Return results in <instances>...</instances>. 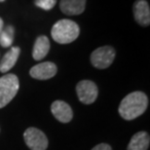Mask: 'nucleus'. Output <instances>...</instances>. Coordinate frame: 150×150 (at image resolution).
Here are the masks:
<instances>
[{
  "label": "nucleus",
  "mask_w": 150,
  "mask_h": 150,
  "mask_svg": "<svg viewBox=\"0 0 150 150\" xmlns=\"http://www.w3.org/2000/svg\"><path fill=\"white\" fill-rule=\"evenodd\" d=\"M57 0H35L34 4L43 10H51L56 5Z\"/></svg>",
  "instance_id": "nucleus-15"
},
{
  "label": "nucleus",
  "mask_w": 150,
  "mask_h": 150,
  "mask_svg": "<svg viewBox=\"0 0 150 150\" xmlns=\"http://www.w3.org/2000/svg\"><path fill=\"white\" fill-rule=\"evenodd\" d=\"M50 50V41L47 36L41 35L35 40L33 50H32V57L35 61H41L47 56Z\"/></svg>",
  "instance_id": "nucleus-12"
},
{
  "label": "nucleus",
  "mask_w": 150,
  "mask_h": 150,
  "mask_svg": "<svg viewBox=\"0 0 150 150\" xmlns=\"http://www.w3.org/2000/svg\"><path fill=\"white\" fill-rule=\"evenodd\" d=\"M78 98L84 104L94 103L98 95V86L91 80H82L76 85Z\"/></svg>",
  "instance_id": "nucleus-6"
},
{
  "label": "nucleus",
  "mask_w": 150,
  "mask_h": 150,
  "mask_svg": "<svg viewBox=\"0 0 150 150\" xmlns=\"http://www.w3.org/2000/svg\"><path fill=\"white\" fill-rule=\"evenodd\" d=\"M21 54V49L19 47H12L7 53L5 54L0 62V71L3 73L8 72L16 64Z\"/></svg>",
  "instance_id": "nucleus-11"
},
{
  "label": "nucleus",
  "mask_w": 150,
  "mask_h": 150,
  "mask_svg": "<svg viewBox=\"0 0 150 150\" xmlns=\"http://www.w3.org/2000/svg\"><path fill=\"white\" fill-rule=\"evenodd\" d=\"M86 0H61L59 8L62 13L68 16L82 14L85 10Z\"/></svg>",
  "instance_id": "nucleus-10"
},
{
  "label": "nucleus",
  "mask_w": 150,
  "mask_h": 150,
  "mask_svg": "<svg viewBox=\"0 0 150 150\" xmlns=\"http://www.w3.org/2000/svg\"><path fill=\"white\" fill-rule=\"evenodd\" d=\"M51 111L57 120L62 123H68L73 117V111L69 104L62 100H56L51 105Z\"/></svg>",
  "instance_id": "nucleus-8"
},
{
  "label": "nucleus",
  "mask_w": 150,
  "mask_h": 150,
  "mask_svg": "<svg viewBox=\"0 0 150 150\" xmlns=\"http://www.w3.org/2000/svg\"><path fill=\"white\" fill-rule=\"evenodd\" d=\"M115 59V50L111 46H103L96 49L91 54V62L96 68L104 69L109 67Z\"/></svg>",
  "instance_id": "nucleus-4"
},
{
  "label": "nucleus",
  "mask_w": 150,
  "mask_h": 150,
  "mask_svg": "<svg viewBox=\"0 0 150 150\" xmlns=\"http://www.w3.org/2000/svg\"><path fill=\"white\" fill-rule=\"evenodd\" d=\"M3 28H4V22H3V20L0 18V32L3 30Z\"/></svg>",
  "instance_id": "nucleus-17"
},
{
  "label": "nucleus",
  "mask_w": 150,
  "mask_h": 150,
  "mask_svg": "<svg viewBox=\"0 0 150 150\" xmlns=\"http://www.w3.org/2000/svg\"><path fill=\"white\" fill-rule=\"evenodd\" d=\"M58 72V67L54 62H45L34 65L29 71L32 78L37 80H48L53 78Z\"/></svg>",
  "instance_id": "nucleus-7"
},
{
  "label": "nucleus",
  "mask_w": 150,
  "mask_h": 150,
  "mask_svg": "<svg viewBox=\"0 0 150 150\" xmlns=\"http://www.w3.org/2000/svg\"><path fill=\"white\" fill-rule=\"evenodd\" d=\"M134 19L142 26H148L150 25V9L146 0H137L133 7Z\"/></svg>",
  "instance_id": "nucleus-9"
},
{
  "label": "nucleus",
  "mask_w": 150,
  "mask_h": 150,
  "mask_svg": "<svg viewBox=\"0 0 150 150\" xmlns=\"http://www.w3.org/2000/svg\"><path fill=\"white\" fill-rule=\"evenodd\" d=\"M15 29L12 25H7L3 30L0 32V45L3 48L11 47L14 40Z\"/></svg>",
  "instance_id": "nucleus-14"
},
{
  "label": "nucleus",
  "mask_w": 150,
  "mask_h": 150,
  "mask_svg": "<svg viewBox=\"0 0 150 150\" xmlns=\"http://www.w3.org/2000/svg\"><path fill=\"white\" fill-rule=\"evenodd\" d=\"M92 150H112L111 146L107 143H100V144L96 145Z\"/></svg>",
  "instance_id": "nucleus-16"
},
{
  "label": "nucleus",
  "mask_w": 150,
  "mask_h": 150,
  "mask_svg": "<svg viewBox=\"0 0 150 150\" xmlns=\"http://www.w3.org/2000/svg\"><path fill=\"white\" fill-rule=\"evenodd\" d=\"M80 28L76 23L71 20L64 19L53 25L51 35L57 43L68 44L76 40L79 36Z\"/></svg>",
  "instance_id": "nucleus-2"
},
{
  "label": "nucleus",
  "mask_w": 150,
  "mask_h": 150,
  "mask_svg": "<svg viewBox=\"0 0 150 150\" xmlns=\"http://www.w3.org/2000/svg\"><path fill=\"white\" fill-rule=\"evenodd\" d=\"M148 98L144 93L133 92L123 98L119 105V114L125 120H134L146 111Z\"/></svg>",
  "instance_id": "nucleus-1"
},
{
  "label": "nucleus",
  "mask_w": 150,
  "mask_h": 150,
  "mask_svg": "<svg viewBox=\"0 0 150 150\" xmlns=\"http://www.w3.org/2000/svg\"><path fill=\"white\" fill-rule=\"evenodd\" d=\"M23 139L30 150H46L48 139L45 134L37 128H28L23 134Z\"/></svg>",
  "instance_id": "nucleus-5"
},
{
  "label": "nucleus",
  "mask_w": 150,
  "mask_h": 150,
  "mask_svg": "<svg viewBox=\"0 0 150 150\" xmlns=\"http://www.w3.org/2000/svg\"><path fill=\"white\" fill-rule=\"evenodd\" d=\"M20 88L17 75L8 73L0 77V108L6 106L16 97Z\"/></svg>",
  "instance_id": "nucleus-3"
},
{
  "label": "nucleus",
  "mask_w": 150,
  "mask_h": 150,
  "mask_svg": "<svg viewBox=\"0 0 150 150\" xmlns=\"http://www.w3.org/2000/svg\"><path fill=\"white\" fill-rule=\"evenodd\" d=\"M149 142V134L146 132H139L131 139L127 150H147Z\"/></svg>",
  "instance_id": "nucleus-13"
},
{
  "label": "nucleus",
  "mask_w": 150,
  "mask_h": 150,
  "mask_svg": "<svg viewBox=\"0 0 150 150\" xmlns=\"http://www.w3.org/2000/svg\"><path fill=\"white\" fill-rule=\"evenodd\" d=\"M3 1H5V0H0V2H3Z\"/></svg>",
  "instance_id": "nucleus-18"
}]
</instances>
